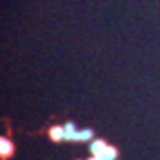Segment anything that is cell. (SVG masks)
Listing matches in <instances>:
<instances>
[{
    "label": "cell",
    "instance_id": "6da1fadb",
    "mask_svg": "<svg viewBox=\"0 0 160 160\" xmlns=\"http://www.w3.org/2000/svg\"><path fill=\"white\" fill-rule=\"evenodd\" d=\"M105 148H107V142L102 141V139H96V141H92L91 142V153L94 155V157H100Z\"/></svg>",
    "mask_w": 160,
    "mask_h": 160
},
{
    "label": "cell",
    "instance_id": "5b68a950",
    "mask_svg": "<svg viewBox=\"0 0 160 160\" xmlns=\"http://www.w3.org/2000/svg\"><path fill=\"white\" fill-rule=\"evenodd\" d=\"M12 151V144L7 141V139H0V153H2V157H7V155H11Z\"/></svg>",
    "mask_w": 160,
    "mask_h": 160
},
{
    "label": "cell",
    "instance_id": "8992f818",
    "mask_svg": "<svg viewBox=\"0 0 160 160\" xmlns=\"http://www.w3.org/2000/svg\"><path fill=\"white\" fill-rule=\"evenodd\" d=\"M92 139V130L86 128V130H78L75 135V141H91Z\"/></svg>",
    "mask_w": 160,
    "mask_h": 160
},
{
    "label": "cell",
    "instance_id": "277c9868",
    "mask_svg": "<svg viewBox=\"0 0 160 160\" xmlns=\"http://www.w3.org/2000/svg\"><path fill=\"white\" fill-rule=\"evenodd\" d=\"M50 137L53 141H64V126H53V128H50Z\"/></svg>",
    "mask_w": 160,
    "mask_h": 160
},
{
    "label": "cell",
    "instance_id": "52a82bcc",
    "mask_svg": "<svg viewBox=\"0 0 160 160\" xmlns=\"http://www.w3.org/2000/svg\"><path fill=\"white\" fill-rule=\"evenodd\" d=\"M89 160H102V158H100V157H94V155H92V157H91Z\"/></svg>",
    "mask_w": 160,
    "mask_h": 160
},
{
    "label": "cell",
    "instance_id": "7a4b0ae2",
    "mask_svg": "<svg viewBox=\"0 0 160 160\" xmlns=\"http://www.w3.org/2000/svg\"><path fill=\"white\" fill-rule=\"evenodd\" d=\"M77 128H75L73 123H66L64 125V141H75V135H77Z\"/></svg>",
    "mask_w": 160,
    "mask_h": 160
},
{
    "label": "cell",
    "instance_id": "3957f363",
    "mask_svg": "<svg viewBox=\"0 0 160 160\" xmlns=\"http://www.w3.org/2000/svg\"><path fill=\"white\" fill-rule=\"evenodd\" d=\"M100 158L102 160H116L118 158V151H116V148H112V146H107V148L103 149V153L100 155Z\"/></svg>",
    "mask_w": 160,
    "mask_h": 160
}]
</instances>
